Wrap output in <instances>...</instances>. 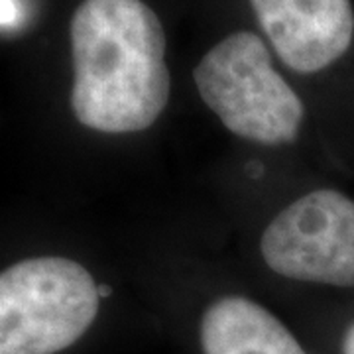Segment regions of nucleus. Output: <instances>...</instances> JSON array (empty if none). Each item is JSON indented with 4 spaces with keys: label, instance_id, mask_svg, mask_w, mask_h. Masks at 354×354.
Listing matches in <instances>:
<instances>
[{
    "label": "nucleus",
    "instance_id": "20e7f679",
    "mask_svg": "<svg viewBox=\"0 0 354 354\" xmlns=\"http://www.w3.org/2000/svg\"><path fill=\"white\" fill-rule=\"evenodd\" d=\"M260 250L283 278L354 288V201L335 189L307 193L266 227Z\"/></svg>",
    "mask_w": 354,
    "mask_h": 354
},
{
    "label": "nucleus",
    "instance_id": "f03ea898",
    "mask_svg": "<svg viewBox=\"0 0 354 354\" xmlns=\"http://www.w3.org/2000/svg\"><path fill=\"white\" fill-rule=\"evenodd\" d=\"M99 286L69 258H28L0 272V354H55L99 313Z\"/></svg>",
    "mask_w": 354,
    "mask_h": 354
},
{
    "label": "nucleus",
    "instance_id": "7ed1b4c3",
    "mask_svg": "<svg viewBox=\"0 0 354 354\" xmlns=\"http://www.w3.org/2000/svg\"><path fill=\"white\" fill-rule=\"evenodd\" d=\"M205 104L236 136L288 144L299 134L304 102L272 65L264 39L234 32L209 50L193 71Z\"/></svg>",
    "mask_w": 354,
    "mask_h": 354
},
{
    "label": "nucleus",
    "instance_id": "423d86ee",
    "mask_svg": "<svg viewBox=\"0 0 354 354\" xmlns=\"http://www.w3.org/2000/svg\"><path fill=\"white\" fill-rule=\"evenodd\" d=\"M201 344L205 354H305L278 317L239 295L223 297L205 311Z\"/></svg>",
    "mask_w": 354,
    "mask_h": 354
},
{
    "label": "nucleus",
    "instance_id": "1a4fd4ad",
    "mask_svg": "<svg viewBox=\"0 0 354 354\" xmlns=\"http://www.w3.org/2000/svg\"><path fill=\"white\" fill-rule=\"evenodd\" d=\"M99 295H101V297H106V295H111V290H109L104 283H101V286H99Z\"/></svg>",
    "mask_w": 354,
    "mask_h": 354
},
{
    "label": "nucleus",
    "instance_id": "f257e3e1",
    "mask_svg": "<svg viewBox=\"0 0 354 354\" xmlns=\"http://www.w3.org/2000/svg\"><path fill=\"white\" fill-rule=\"evenodd\" d=\"M69 36L77 120L106 134L152 127L171 88L158 14L142 0H83Z\"/></svg>",
    "mask_w": 354,
    "mask_h": 354
},
{
    "label": "nucleus",
    "instance_id": "6e6552de",
    "mask_svg": "<svg viewBox=\"0 0 354 354\" xmlns=\"http://www.w3.org/2000/svg\"><path fill=\"white\" fill-rule=\"evenodd\" d=\"M342 354H354V323L342 337Z\"/></svg>",
    "mask_w": 354,
    "mask_h": 354
},
{
    "label": "nucleus",
    "instance_id": "0eeeda50",
    "mask_svg": "<svg viewBox=\"0 0 354 354\" xmlns=\"http://www.w3.org/2000/svg\"><path fill=\"white\" fill-rule=\"evenodd\" d=\"M20 18V8L16 0H0V28L14 26Z\"/></svg>",
    "mask_w": 354,
    "mask_h": 354
},
{
    "label": "nucleus",
    "instance_id": "39448f33",
    "mask_svg": "<svg viewBox=\"0 0 354 354\" xmlns=\"http://www.w3.org/2000/svg\"><path fill=\"white\" fill-rule=\"evenodd\" d=\"M279 55L297 73H317L348 51L354 38L351 0H250Z\"/></svg>",
    "mask_w": 354,
    "mask_h": 354
}]
</instances>
